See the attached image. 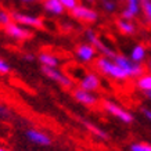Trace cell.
Instances as JSON below:
<instances>
[{
    "instance_id": "6da1fadb",
    "label": "cell",
    "mask_w": 151,
    "mask_h": 151,
    "mask_svg": "<svg viewBox=\"0 0 151 151\" xmlns=\"http://www.w3.org/2000/svg\"><path fill=\"white\" fill-rule=\"evenodd\" d=\"M96 68L99 72H101L105 76L115 79V81H126L129 78V75L121 68L114 60L108 58V57H99L96 60Z\"/></svg>"
},
{
    "instance_id": "7a4b0ae2",
    "label": "cell",
    "mask_w": 151,
    "mask_h": 151,
    "mask_svg": "<svg viewBox=\"0 0 151 151\" xmlns=\"http://www.w3.org/2000/svg\"><path fill=\"white\" fill-rule=\"evenodd\" d=\"M112 60L128 73L129 78H139L140 75L144 73V68H143L142 64L134 63V61H132L129 57H126L124 54H116Z\"/></svg>"
},
{
    "instance_id": "3957f363",
    "label": "cell",
    "mask_w": 151,
    "mask_h": 151,
    "mask_svg": "<svg viewBox=\"0 0 151 151\" xmlns=\"http://www.w3.org/2000/svg\"><path fill=\"white\" fill-rule=\"evenodd\" d=\"M103 107H104V110L108 112L110 115H112V116H115L116 119H119V121H122L124 124H132L133 122V115L129 112V111H126L125 108H122V107H119L118 104H115V103H112L111 100H104L103 101Z\"/></svg>"
},
{
    "instance_id": "277c9868",
    "label": "cell",
    "mask_w": 151,
    "mask_h": 151,
    "mask_svg": "<svg viewBox=\"0 0 151 151\" xmlns=\"http://www.w3.org/2000/svg\"><path fill=\"white\" fill-rule=\"evenodd\" d=\"M86 39L89 40V43H90V45H92L96 50L100 51L104 57H108V58L112 60L115 55H116V53H115L112 49H110V47L107 46L104 42L101 40L100 37L96 35V32H94V31H92V29H87V31H86Z\"/></svg>"
},
{
    "instance_id": "5b68a950",
    "label": "cell",
    "mask_w": 151,
    "mask_h": 151,
    "mask_svg": "<svg viewBox=\"0 0 151 151\" xmlns=\"http://www.w3.org/2000/svg\"><path fill=\"white\" fill-rule=\"evenodd\" d=\"M3 28H4V32L7 33L10 37L17 39V40H27V39H31V37H32V32H31L27 27H22V25L14 22V21H10V22Z\"/></svg>"
},
{
    "instance_id": "8992f818",
    "label": "cell",
    "mask_w": 151,
    "mask_h": 151,
    "mask_svg": "<svg viewBox=\"0 0 151 151\" xmlns=\"http://www.w3.org/2000/svg\"><path fill=\"white\" fill-rule=\"evenodd\" d=\"M11 19H13L14 22H17L27 28H42L43 27V19L40 17H36V15H31V14L13 13L11 14Z\"/></svg>"
},
{
    "instance_id": "52a82bcc",
    "label": "cell",
    "mask_w": 151,
    "mask_h": 151,
    "mask_svg": "<svg viewBox=\"0 0 151 151\" xmlns=\"http://www.w3.org/2000/svg\"><path fill=\"white\" fill-rule=\"evenodd\" d=\"M71 13H72V15L76 19L83 21V22L92 24V22H96L97 19H99V13H97L96 10L87 7V6H79L78 4L75 9L71 10Z\"/></svg>"
},
{
    "instance_id": "ba28073f",
    "label": "cell",
    "mask_w": 151,
    "mask_h": 151,
    "mask_svg": "<svg viewBox=\"0 0 151 151\" xmlns=\"http://www.w3.org/2000/svg\"><path fill=\"white\" fill-rule=\"evenodd\" d=\"M42 71H43V73L46 75L49 79H51V81H54V82H57L58 85H61L63 87H72L73 82L72 79L69 78V76H67L65 73H63L61 71H58L57 68H50V67H43L42 68Z\"/></svg>"
},
{
    "instance_id": "9c48e42d",
    "label": "cell",
    "mask_w": 151,
    "mask_h": 151,
    "mask_svg": "<svg viewBox=\"0 0 151 151\" xmlns=\"http://www.w3.org/2000/svg\"><path fill=\"white\" fill-rule=\"evenodd\" d=\"M25 136L31 143L36 144V146H42V147H47L51 144V139L49 134H46L42 130L37 129H28L25 132Z\"/></svg>"
},
{
    "instance_id": "30bf717a",
    "label": "cell",
    "mask_w": 151,
    "mask_h": 151,
    "mask_svg": "<svg viewBox=\"0 0 151 151\" xmlns=\"http://www.w3.org/2000/svg\"><path fill=\"white\" fill-rule=\"evenodd\" d=\"M72 96H73L75 100L78 101V103L86 105V107H94V105L99 103V99H97L92 92L83 90V89H81V87H78V89H75V90H73Z\"/></svg>"
},
{
    "instance_id": "8fae6325",
    "label": "cell",
    "mask_w": 151,
    "mask_h": 151,
    "mask_svg": "<svg viewBox=\"0 0 151 151\" xmlns=\"http://www.w3.org/2000/svg\"><path fill=\"white\" fill-rule=\"evenodd\" d=\"M100 78L97 76L96 73H85L81 81H79V87L83 89V90H87V92H94V90H99L100 89Z\"/></svg>"
},
{
    "instance_id": "7c38bea8",
    "label": "cell",
    "mask_w": 151,
    "mask_h": 151,
    "mask_svg": "<svg viewBox=\"0 0 151 151\" xmlns=\"http://www.w3.org/2000/svg\"><path fill=\"white\" fill-rule=\"evenodd\" d=\"M96 49L90 43H82L76 47V57L82 63H92L96 58Z\"/></svg>"
},
{
    "instance_id": "4fadbf2b",
    "label": "cell",
    "mask_w": 151,
    "mask_h": 151,
    "mask_svg": "<svg viewBox=\"0 0 151 151\" xmlns=\"http://www.w3.org/2000/svg\"><path fill=\"white\" fill-rule=\"evenodd\" d=\"M140 13V0H126V9L122 11L121 18L132 21Z\"/></svg>"
},
{
    "instance_id": "5bb4252c",
    "label": "cell",
    "mask_w": 151,
    "mask_h": 151,
    "mask_svg": "<svg viewBox=\"0 0 151 151\" xmlns=\"http://www.w3.org/2000/svg\"><path fill=\"white\" fill-rule=\"evenodd\" d=\"M37 58L40 61V64L43 67H50V68H57L60 65V60L57 55L51 54V53H47V51H43L37 55Z\"/></svg>"
},
{
    "instance_id": "9a60e30c",
    "label": "cell",
    "mask_w": 151,
    "mask_h": 151,
    "mask_svg": "<svg viewBox=\"0 0 151 151\" xmlns=\"http://www.w3.org/2000/svg\"><path fill=\"white\" fill-rule=\"evenodd\" d=\"M43 6L47 13L54 14V15H61L65 10L60 0H43Z\"/></svg>"
},
{
    "instance_id": "2e32d148",
    "label": "cell",
    "mask_w": 151,
    "mask_h": 151,
    "mask_svg": "<svg viewBox=\"0 0 151 151\" xmlns=\"http://www.w3.org/2000/svg\"><path fill=\"white\" fill-rule=\"evenodd\" d=\"M116 27H118L119 32L124 33V35H133V33L136 32V27H134V24L132 21H129V19H116Z\"/></svg>"
},
{
    "instance_id": "e0dca14e",
    "label": "cell",
    "mask_w": 151,
    "mask_h": 151,
    "mask_svg": "<svg viewBox=\"0 0 151 151\" xmlns=\"http://www.w3.org/2000/svg\"><path fill=\"white\" fill-rule=\"evenodd\" d=\"M146 54H147L146 47L143 46V45H136V46L132 49V51H130V60L140 64L143 60L146 58Z\"/></svg>"
},
{
    "instance_id": "ac0fdd59",
    "label": "cell",
    "mask_w": 151,
    "mask_h": 151,
    "mask_svg": "<svg viewBox=\"0 0 151 151\" xmlns=\"http://www.w3.org/2000/svg\"><path fill=\"white\" fill-rule=\"evenodd\" d=\"M137 87L146 93L151 89V73H143L137 78Z\"/></svg>"
},
{
    "instance_id": "d6986e66",
    "label": "cell",
    "mask_w": 151,
    "mask_h": 151,
    "mask_svg": "<svg viewBox=\"0 0 151 151\" xmlns=\"http://www.w3.org/2000/svg\"><path fill=\"white\" fill-rule=\"evenodd\" d=\"M140 9L146 21L151 25V0H140Z\"/></svg>"
},
{
    "instance_id": "ffe728a7",
    "label": "cell",
    "mask_w": 151,
    "mask_h": 151,
    "mask_svg": "<svg viewBox=\"0 0 151 151\" xmlns=\"http://www.w3.org/2000/svg\"><path fill=\"white\" fill-rule=\"evenodd\" d=\"M85 126H87V128L90 129V130H92V132L94 133L96 136H99V137H101V139H104V140H107V139L110 137V136H108V134H107L104 130H101L100 128H96V126H93L90 122H85Z\"/></svg>"
},
{
    "instance_id": "44dd1931",
    "label": "cell",
    "mask_w": 151,
    "mask_h": 151,
    "mask_svg": "<svg viewBox=\"0 0 151 151\" xmlns=\"http://www.w3.org/2000/svg\"><path fill=\"white\" fill-rule=\"evenodd\" d=\"M130 151H151V144H148V143H132Z\"/></svg>"
},
{
    "instance_id": "7402d4cb",
    "label": "cell",
    "mask_w": 151,
    "mask_h": 151,
    "mask_svg": "<svg viewBox=\"0 0 151 151\" xmlns=\"http://www.w3.org/2000/svg\"><path fill=\"white\" fill-rule=\"evenodd\" d=\"M10 21H13V19H11V15H10L7 11H4V10H0V25H1V27H6Z\"/></svg>"
},
{
    "instance_id": "603a6c76",
    "label": "cell",
    "mask_w": 151,
    "mask_h": 151,
    "mask_svg": "<svg viewBox=\"0 0 151 151\" xmlns=\"http://www.w3.org/2000/svg\"><path fill=\"white\" fill-rule=\"evenodd\" d=\"M101 3H103L104 10L108 11V13H112V11H115V9H116V6H115V3L112 0H101Z\"/></svg>"
},
{
    "instance_id": "cb8c5ba5",
    "label": "cell",
    "mask_w": 151,
    "mask_h": 151,
    "mask_svg": "<svg viewBox=\"0 0 151 151\" xmlns=\"http://www.w3.org/2000/svg\"><path fill=\"white\" fill-rule=\"evenodd\" d=\"M60 1L63 3L64 9H67V10H72L78 6V0H60Z\"/></svg>"
},
{
    "instance_id": "d4e9b609",
    "label": "cell",
    "mask_w": 151,
    "mask_h": 151,
    "mask_svg": "<svg viewBox=\"0 0 151 151\" xmlns=\"http://www.w3.org/2000/svg\"><path fill=\"white\" fill-rule=\"evenodd\" d=\"M10 71H11V67L9 65V63L0 57V73H9Z\"/></svg>"
},
{
    "instance_id": "484cf974",
    "label": "cell",
    "mask_w": 151,
    "mask_h": 151,
    "mask_svg": "<svg viewBox=\"0 0 151 151\" xmlns=\"http://www.w3.org/2000/svg\"><path fill=\"white\" fill-rule=\"evenodd\" d=\"M140 111H142L143 115H144V116H146V118L151 122V110H150V108H147V107H142V108H140Z\"/></svg>"
},
{
    "instance_id": "4316f807",
    "label": "cell",
    "mask_w": 151,
    "mask_h": 151,
    "mask_svg": "<svg viewBox=\"0 0 151 151\" xmlns=\"http://www.w3.org/2000/svg\"><path fill=\"white\" fill-rule=\"evenodd\" d=\"M9 112L10 111L6 108L4 105L0 104V116H3V118H6V116H9Z\"/></svg>"
},
{
    "instance_id": "83f0119b",
    "label": "cell",
    "mask_w": 151,
    "mask_h": 151,
    "mask_svg": "<svg viewBox=\"0 0 151 151\" xmlns=\"http://www.w3.org/2000/svg\"><path fill=\"white\" fill-rule=\"evenodd\" d=\"M24 58H25V60H28V61H32V60L35 58V57H33V54H29V53H28V54H25V55H24Z\"/></svg>"
},
{
    "instance_id": "f1b7e54d",
    "label": "cell",
    "mask_w": 151,
    "mask_h": 151,
    "mask_svg": "<svg viewBox=\"0 0 151 151\" xmlns=\"http://www.w3.org/2000/svg\"><path fill=\"white\" fill-rule=\"evenodd\" d=\"M146 94H147V97H148V99H150V100H151V89H150V90H148V92H146Z\"/></svg>"
},
{
    "instance_id": "f546056e",
    "label": "cell",
    "mask_w": 151,
    "mask_h": 151,
    "mask_svg": "<svg viewBox=\"0 0 151 151\" xmlns=\"http://www.w3.org/2000/svg\"><path fill=\"white\" fill-rule=\"evenodd\" d=\"M22 3H31V1H33V0H21Z\"/></svg>"
},
{
    "instance_id": "4dcf8cb0",
    "label": "cell",
    "mask_w": 151,
    "mask_h": 151,
    "mask_svg": "<svg viewBox=\"0 0 151 151\" xmlns=\"http://www.w3.org/2000/svg\"><path fill=\"white\" fill-rule=\"evenodd\" d=\"M86 1H89V3H94V0H86Z\"/></svg>"
},
{
    "instance_id": "1f68e13d",
    "label": "cell",
    "mask_w": 151,
    "mask_h": 151,
    "mask_svg": "<svg viewBox=\"0 0 151 151\" xmlns=\"http://www.w3.org/2000/svg\"><path fill=\"white\" fill-rule=\"evenodd\" d=\"M0 151H7V150H4V148H0Z\"/></svg>"
},
{
    "instance_id": "d6a6232c",
    "label": "cell",
    "mask_w": 151,
    "mask_h": 151,
    "mask_svg": "<svg viewBox=\"0 0 151 151\" xmlns=\"http://www.w3.org/2000/svg\"><path fill=\"white\" fill-rule=\"evenodd\" d=\"M36 1H40V0H36Z\"/></svg>"
}]
</instances>
